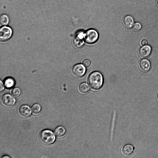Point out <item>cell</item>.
Here are the masks:
<instances>
[{
    "mask_svg": "<svg viewBox=\"0 0 158 158\" xmlns=\"http://www.w3.org/2000/svg\"><path fill=\"white\" fill-rule=\"evenodd\" d=\"M134 150L133 146L131 144H128L124 145L122 149L123 155L126 156H128L132 154Z\"/></svg>",
    "mask_w": 158,
    "mask_h": 158,
    "instance_id": "cell-12",
    "label": "cell"
},
{
    "mask_svg": "<svg viewBox=\"0 0 158 158\" xmlns=\"http://www.w3.org/2000/svg\"><path fill=\"white\" fill-rule=\"evenodd\" d=\"M123 25L124 27L127 29H131L134 24V20L131 16L127 15L125 16L123 21Z\"/></svg>",
    "mask_w": 158,
    "mask_h": 158,
    "instance_id": "cell-11",
    "label": "cell"
},
{
    "mask_svg": "<svg viewBox=\"0 0 158 158\" xmlns=\"http://www.w3.org/2000/svg\"><path fill=\"white\" fill-rule=\"evenodd\" d=\"M32 112L34 114H37L41 111V107L40 105L35 103L33 104L31 108Z\"/></svg>",
    "mask_w": 158,
    "mask_h": 158,
    "instance_id": "cell-17",
    "label": "cell"
},
{
    "mask_svg": "<svg viewBox=\"0 0 158 158\" xmlns=\"http://www.w3.org/2000/svg\"><path fill=\"white\" fill-rule=\"evenodd\" d=\"M40 139L44 144L49 145L53 143L56 140V136L51 130L45 129L43 130L40 135Z\"/></svg>",
    "mask_w": 158,
    "mask_h": 158,
    "instance_id": "cell-2",
    "label": "cell"
},
{
    "mask_svg": "<svg viewBox=\"0 0 158 158\" xmlns=\"http://www.w3.org/2000/svg\"><path fill=\"white\" fill-rule=\"evenodd\" d=\"M152 50V48L149 45L142 46L139 51V55L142 58H146L150 55Z\"/></svg>",
    "mask_w": 158,
    "mask_h": 158,
    "instance_id": "cell-9",
    "label": "cell"
},
{
    "mask_svg": "<svg viewBox=\"0 0 158 158\" xmlns=\"http://www.w3.org/2000/svg\"><path fill=\"white\" fill-rule=\"evenodd\" d=\"M89 89V88L86 83H81L79 86V90L82 94H85L88 92Z\"/></svg>",
    "mask_w": 158,
    "mask_h": 158,
    "instance_id": "cell-15",
    "label": "cell"
},
{
    "mask_svg": "<svg viewBox=\"0 0 158 158\" xmlns=\"http://www.w3.org/2000/svg\"><path fill=\"white\" fill-rule=\"evenodd\" d=\"M90 64V61L89 60L87 59L85 60L83 62V64L85 66L87 67L89 66Z\"/></svg>",
    "mask_w": 158,
    "mask_h": 158,
    "instance_id": "cell-20",
    "label": "cell"
},
{
    "mask_svg": "<svg viewBox=\"0 0 158 158\" xmlns=\"http://www.w3.org/2000/svg\"><path fill=\"white\" fill-rule=\"evenodd\" d=\"M140 43L141 46H143L148 44V42L147 40L144 39L141 40Z\"/></svg>",
    "mask_w": 158,
    "mask_h": 158,
    "instance_id": "cell-21",
    "label": "cell"
},
{
    "mask_svg": "<svg viewBox=\"0 0 158 158\" xmlns=\"http://www.w3.org/2000/svg\"><path fill=\"white\" fill-rule=\"evenodd\" d=\"M103 81L102 74L98 71H94L89 75L88 79V84L93 89L97 90L102 86Z\"/></svg>",
    "mask_w": 158,
    "mask_h": 158,
    "instance_id": "cell-1",
    "label": "cell"
},
{
    "mask_svg": "<svg viewBox=\"0 0 158 158\" xmlns=\"http://www.w3.org/2000/svg\"><path fill=\"white\" fill-rule=\"evenodd\" d=\"M10 158V157L8 156H4L2 157V158Z\"/></svg>",
    "mask_w": 158,
    "mask_h": 158,
    "instance_id": "cell-23",
    "label": "cell"
},
{
    "mask_svg": "<svg viewBox=\"0 0 158 158\" xmlns=\"http://www.w3.org/2000/svg\"><path fill=\"white\" fill-rule=\"evenodd\" d=\"M156 98L157 102H158V93L157 95Z\"/></svg>",
    "mask_w": 158,
    "mask_h": 158,
    "instance_id": "cell-24",
    "label": "cell"
},
{
    "mask_svg": "<svg viewBox=\"0 0 158 158\" xmlns=\"http://www.w3.org/2000/svg\"><path fill=\"white\" fill-rule=\"evenodd\" d=\"M4 84L6 88H10L14 86L15 84V81L13 78L9 77L5 79Z\"/></svg>",
    "mask_w": 158,
    "mask_h": 158,
    "instance_id": "cell-14",
    "label": "cell"
},
{
    "mask_svg": "<svg viewBox=\"0 0 158 158\" xmlns=\"http://www.w3.org/2000/svg\"><path fill=\"white\" fill-rule=\"evenodd\" d=\"M139 67L140 70L143 73L149 71L151 67L150 61L146 59L141 60L139 63Z\"/></svg>",
    "mask_w": 158,
    "mask_h": 158,
    "instance_id": "cell-10",
    "label": "cell"
},
{
    "mask_svg": "<svg viewBox=\"0 0 158 158\" xmlns=\"http://www.w3.org/2000/svg\"><path fill=\"white\" fill-rule=\"evenodd\" d=\"M21 93L20 89L17 87L14 88L11 92L12 95L15 98L18 97L20 95Z\"/></svg>",
    "mask_w": 158,
    "mask_h": 158,
    "instance_id": "cell-18",
    "label": "cell"
},
{
    "mask_svg": "<svg viewBox=\"0 0 158 158\" xmlns=\"http://www.w3.org/2000/svg\"><path fill=\"white\" fill-rule=\"evenodd\" d=\"M66 130L63 126H59L56 127L54 130V133L57 137H60L63 136L65 134Z\"/></svg>",
    "mask_w": 158,
    "mask_h": 158,
    "instance_id": "cell-13",
    "label": "cell"
},
{
    "mask_svg": "<svg viewBox=\"0 0 158 158\" xmlns=\"http://www.w3.org/2000/svg\"><path fill=\"white\" fill-rule=\"evenodd\" d=\"M84 33L82 31L77 32L73 40L74 45L77 48H80L83 45Z\"/></svg>",
    "mask_w": 158,
    "mask_h": 158,
    "instance_id": "cell-7",
    "label": "cell"
},
{
    "mask_svg": "<svg viewBox=\"0 0 158 158\" xmlns=\"http://www.w3.org/2000/svg\"><path fill=\"white\" fill-rule=\"evenodd\" d=\"M142 28V25L139 22H136L135 23L132 29L133 30L136 32L139 31Z\"/></svg>",
    "mask_w": 158,
    "mask_h": 158,
    "instance_id": "cell-19",
    "label": "cell"
},
{
    "mask_svg": "<svg viewBox=\"0 0 158 158\" xmlns=\"http://www.w3.org/2000/svg\"><path fill=\"white\" fill-rule=\"evenodd\" d=\"M9 22V18L8 16L5 14H3L1 16L0 18V23L1 25L5 26L7 25Z\"/></svg>",
    "mask_w": 158,
    "mask_h": 158,
    "instance_id": "cell-16",
    "label": "cell"
},
{
    "mask_svg": "<svg viewBox=\"0 0 158 158\" xmlns=\"http://www.w3.org/2000/svg\"><path fill=\"white\" fill-rule=\"evenodd\" d=\"M32 110L30 106L27 105H24L21 106L19 109V115L23 118L29 117L31 114Z\"/></svg>",
    "mask_w": 158,
    "mask_h": 158,
    "instance_id": "cell-8",
    "label": "cell"
},
{
    "mask_svg": "<svg viewBox=\"0 0 158 158\" xmlns=\"http://www.w3.org/2000/svg\"><path fill=\"white\" fill-rule=\"evenodd\" d=\"M86 69L84 65L81 64L74 65L72 69V72L76 77H80L83 76L86 72Z\"/></svg>",
    "mask_w": 158,
    "mask_h": 158,
    "instance_id": "cell-6",
    "label": "cell"
},
{
    "mask_svg": "<svg viewBox=\"0 0 158 158\" xmlns=\"http://www.w3.org/2000/svg\"><path fill=\"white\" fill-rule=\"evenodd\" d=\"M0 92H2L4 89L5 87H4V85L2 81H0Z\"/></svg>",
    "mask_w": 158,
    "mask_h": 158,
    "instance_id": "cell-22",
    "label": "cell"
},
{
    "mask_svg": "<svg viewBox=\"0 0 158 158\" xmlns=\"http://www.w3.org/2000/svg\"><path fill=\"white\" fill-rule=\"evenodd\" d=\"M99 35L97 31L93 29L87 30L84 33V39L85 42L88 44H93L98 40Z\"/></svg>",
    "mask_w": 158,
    "mask_h": 158,
    "instance_id": "cell-3",
    "label": "cell"
},
{
    "mask_svg": "<svg viewBox=\"0 0 158 158\" xmlns=\"http://www.w3.org/2000/svg\"><path fill=\"white\" fill-rule=\"evenodd\" d=\"M14 96L9 94L3 95L1 98L2 104L5 107H10L13 106L16 102V99Z\"/></svg>",
    "mask_w": 158,
    "mask_h": 158,
    "instance_id": "cell-4",
    "label": "cell"
},
{
    "mask_svg": "<svg viewBox=\"0 0 158 158\" xmlns=\"http://www.w3.org/2000/svg\"><path fill=\"white\" fill-rule=\"evenodd\" d=\"M156 5L158 6V0H156Z\"/></svg>",
    "mask_w": 158,
    "mask_h": 158,
    "instance_id": "cell-25",
    "label": "cell"
},
{
    "mask_svg": "<svg viewBox=\"0 0 158 158\" xmlns=\"http://www.w3.org/2000/svg\"><path fill=\"white\" fill-rule=\"evenodd\" d=\"M12 34V30L9 27L4 26L0 29V40L5 41L9 39Z\"/></svg>",
    "mask_w": 158,
    "mask_h": 158,
    "instance_id": "cell-5",
    "label": "cell"
}]
</instances>
